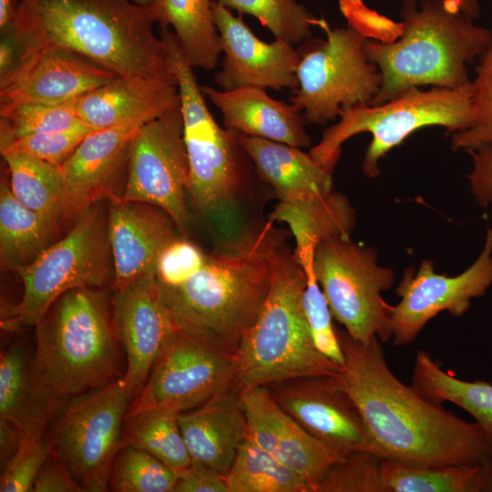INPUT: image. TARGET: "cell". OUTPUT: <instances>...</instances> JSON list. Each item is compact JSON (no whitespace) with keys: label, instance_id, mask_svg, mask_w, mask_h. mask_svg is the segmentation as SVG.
<instances>
[{"label":"cell","instance_id":"6da1fadb","mask_svg":"<svg viewBox=\"0 0 492 492\" xmlns=\"http://www.w3.org/2000/svg\"><path fill=\"white\" fill-rule=\"evenodd\" d=\"M336 332L344 355L337 379L358 407L381 459L466 467L492 461V436L401 382L378 338L364 344Z\"/></svg>","mask_w":492,"mask_h":492},{"label":"cell","instance_id":"7a4b0ae2","mask_svg":"<svg viewBox=\"0 0 492 492\" xmlns=\"http://www.w3.org/2000/svg\"><path fill=\"white\" fill-rule=\"evenodd\" d=\"M150 6L130 0H19L13 24L26 46L77 52L118 77L178 85L165 42L153 30Z\"/></svg>","mask_w":492,"mask_h":492},{"label":"cell","instance_id":"3957f363","mask_svg":"<svg viewBox=\"0 0 492 492\" xmlns=\"http://www.w3.org/2000/svg\"><path fill=\"white\" fill-rule=\"evenodd\" d=\"M271 220L208 255L183 284L165 287L161 299L177 330L235 354L269 292L272 259L284 241Z\"/></svg>","mask_w":492,"mask_h":492},{"label":"cell","instance_id":"277c9868","mask_svg":"<svg viewBox=\"0 0 492 492\" xmlns=\"http://www.w3.org/2000/svg\"><path fill=\"white\" fill-rule=\"evenodd\" d=\"M403 32L392 43L366 38L364 49L382 76L369 105L377 106L424 86L469 84L467 66L488 46L491 29L477 26L454 0H404Z\"/></svg>","mask_w":492,"mask_h":492},{"label":"cell","instance_id":"5b68a950","mask_svg":"<svg viewBox=\"0 0 492 492\" xmlns=\"http://www.w3.org/2000/svg\"><path fill=\"white\" fill-rule=\"evenodd\" d=\"M36 327V374L64 404L123 376V347L101 288L65 292Z\"/></svg>","mask_w":492,"mask_h":492},{"label":"cell","instance_id":"8992f818","mask_svg":"<svg viewBox=\"0 0 492 492\" xmlns=\"http://www.w3.org/2000/svg\"><path fill=\"white\" fill-rule=\"evenodd\" d=\"M305 272L283 241L272 259L264 302L234 354L239 392L290 379L330 375L342 366L314 346L302 307Z\"/></svg>","mask_w":492,"mask_h":492},{"label":"cell","instance_id":"52a82bcc","mask_svg":"<svg viewBox=\"0 0 492 492\" xmlns=\"http://www.w3.org/2000/svg\"><path fill=\"white\" fill-rule=\"evenodd\" d=\"M473 119L472 81L458 88L416 87L381 105L362 104L342 111L338 122L324 129L320 142L309 153L333 173L343 144L355 135L369 132L372 139L361 168L367 177L376 178L380 175V160L415 131L439 126L453 134L467 129Z\"/></svg>","mask_w":492,"mask_h":492},{"label":"cell","instance_id":"ba28073f","mask_svg":"<svg viewBox=\"0 0 492 492\" xmlns=\"http://www.w3.org/2000/svg\"><path fill=\"white\" fill-rule=\"evenodd\" d=\"M159 27L181 100L183 137L190 165L188 193L208 218L217 222L228 221L245 187L248 156L239 141V132L220 128L210 114L193 67L175 33L169 26Z\"/></svg>","mask_w":492,"mask_h":492},{"label":"cell","instance_id":"9c48e42d","mask_svg":"<svg viewBox=\"0 0 492 492\" xmlns=\"http://www.w3.org/2000/svg\"><path fill=\"white\" fill-rule=\"evenodd\" d=\"M97 202L85 208L67 234L15 272L23 283L20 301L5 309L4 330L36 326L50 306L76 288H103L113 279L108 222Z\"/></svg>","mask_w":492,"mask_h":492},{"label":"cell","instance_id":"30bf717a","mask_svg":"<svg viewBox=\"0 0 492 492\" xmlns=\"http://www.w3.org/2000/svg\"><path fill=\"white\" fill-rule=\"evenodd\" d=\"M318 26L325 39H308L300 54L299 87L291 103L305 124L325 125L342 111L369 105L382 85L381 73L364 49L366 37L351 26L331 29L324 19Z\"/></svg>","mask_w":492,"mask_h":492},{"label":"cell","instance_id":"8fae6325","mask_svg":"<svg viewBox=\"0 0 492 492\" xmlns=\"http://www.w3.org/2000/svg\"><path fill=\"white\" fill-rule=\"evenodd\" d=\"M313 271L333 318L353 340L391 341V305L382 293L393 286L395 275L377 264L374 248L354 242L350 235L327 237L315 248Z\"/></svg>","mask_w":492,"mask_h":492},{"label":"cell","instance_id":"7c38bea8","mask_svg":"<svg viewBox=\"0 0 492 492\" xmlns=\"http://www.w3.org/2000/svg\"><path fill=\"white\" fill-rule=\"evenodd\" d=\"M134 392L120 377L72 399L54 421L53 452L84 491L108 490Z\"/></svg>","mask_w":492,"mask_h":492},{"label":"cell","instance_id":"4fadbf2b","mask_svg":"<svg viewBox=\"0 0 492 492\" xmlns=\"http://www.w3.org/2000/svg\"><path fill=\"white\" fill-rule=\"evenodd\" d=\"M233 354L177 330L131 403L126 417L146 409L179 414L195 409L235 385Z\"/></svg>","mask_w":492,"mask_h":492},{"label":"cell","instance_id":"5bb4252c","mask_svg":"<svg viewBox=\"0 0 492 492\" xmlns=\"http://www.w3.org/2000/svg\"><path fill=\"white\" fill-rule=\"evenodd\" d=\"M190 165L180 108L143 124L134 136L123 194L118 198L165 210L179 229L190 220L186 204Z\"/></svg>","mask_w":492,"mask_h":492},{"label":"cell","instance_id":"9a60e30c","mask_svg":"<svg viewBox=\"0 0 492 492\" xmlns=\"http://www.w3.org/2000/svg\"><path fill=\"white\" fill-rule=\"evenodd\" d=\"M492 285V228H487L483 249L463 272L447 276L435 272L432 260H424L415 271L406 269L395 289L400 301L391 305L392 343L404 346L416 339L425 324L440 313L459 317L474 298Z\"/></svg>","mask_w":492,"mask_h":492},{"label":"cell","instance_id":"2e32d148","mask_svg":"<svg viewBox=\"0 0 492 492\" xmlns=\"http://www.w3.org/2000/svg\"><path fill=\"white\" fill-rule=\"evenodd\" d=\"M267 387L289 415L333 451L343 456L360 451L375 454L360 411L337 377L306 376Z\"/></svg>","mask_w":492,"mask_h":492},{"label":"cell","instance_id":"e0dca14e","mask_svg":"<svg viewBox=\"0 0 492 492\" xmlns=\"http://www.w3.org/2000/svg\"><path fill=\"white\" fill-rule=\"evenodd\" d=\"M213 21L224 58L215 82L222 90L245 87L281 91L298 88L300 54L289 42L258 38L241 17L211 0Z\"/></svg>","mask_w":492,"mask_h":492},{"label":"cell","instance_id":"ac0fdd59","mask_svg":"<svg viewBox=\"0 0 492 492\" xmlns=\"http://www.w3.org/2000/svg\"><path fill=\"white\" fill-rule=\"evenodd\" d=\"M24 46L17 64L0 77V103L67 102L118 77L87 56L64 47Z\"/></svg>","mask_w":492,"mask_h":492},{"label":"cell","instance_id":"d6986e66","mask_svg":"<svg viewBox=\"0 0 492 492\" xmlns=\"http://www.w3.org/2000/svg\"><path fill=\"white\" fill-rule=\"evenodd\" d=\"M112 307L126 354L122 377L131 389L139 391L177 328L154 275L141 276L116 290Z\"/></svg>","mask_w":492,"mask_h":492},{"label":"cell","instance_id":"ffe728a7","mask_svg":"<svg viewBox=\"0 0 492 492\" xmlns=\"http://www.w3.org/2000/svg\"><path fill=\"white\" fill-rule=\"evenodd\" d=\"M247 435L313 487L328 468L345 457L311 436L274 400L267 386L240 392Z\"/></svg>","mask_w":492,"mask_h":492},{"label":"cell","instance_id":"44dd1931","mask_svg":"<svg viewBox=\"0 0 492 492\" xmlns=\"http://www.w3.org/2000/svg\"><path fill=\"white\" fill-rule=\"evenodd\" d=\"M107 222L115 291L141 276H155L161 251L177 238L171 217L151 204L114 199Z\"/></svg>","mask_w":492,"mask_h":492},{"label":"cell","instance_id":"7402d4cb","mask_svg":"<svg viewBox=\"0 0 492 492\" xmlns=\"http://www.w3.org/2000/svg\"><path fill=\"white\" fill-rule=\"evenodd\" d=\"M145 123L94 130L60 167L71 215L126 185L131 142Z\"/></svg>","mask_w":492,"mask_h":492},{"label":"cell","instance_id":"603a6c76","mask_svg":"<svg viewBox=\"0 0 492 492\" xmlns=\"http://www.w3.org/2000/svg\"><path fill=\"white\" fill-rule=\"evenodd\" d=\"M180 106L177 84L142 77H117L77 99L79 119L95 130L147 123Z\"/></svg>","mask_w":492,"mask_h":492},{"label":"cell","instance_id":"cb8c5ba5","mask_svg":"<svg viewBox=\"0 0 492 492\" xmlns=\"http://www.w3.org/2000/svg\"><path fill=\"white\" fill-rule=\"evenodd\" d=\"M179 423L191 460L225 476L248 433L236 386L179 414Z\"/></svg>","mask_w":492,"mask_h":492},{"label":"cell","instance_id":"d4e9b609","mask_svg":"<svg viewBox=\"0 0 492 492\" xmlns=\"http://www.w3.org/2000/svg\"><path fill=\"white\" fill-rule=\"evenodd\" d=\"M201 90L221 112L226 128L292 147H311L302 113L292 103L275 100L254 87L217 90L203 86Z\"/></svg>","mask_w":492,"mask_h":492},{"label":"cell","instance_id":"484cf974","mask_svg":"<svg viewBox=\"0 0 492 492\" xmlns=\"http://www.w3.org/2000/svg\"><path fill=\"white\" fill-rule=\"evenodd\" d=\"M38 380L26 351L11 344L0 357V417L15 425L24 438L38 440L67 405Z\"/></svg>","mask_w":492,"mask_h":492},{"label":"cell","instance_id":"4316f807","mask_svg":"<svg viewBox=\"0 0 492 492\" xmlns=\"http://www.w3.org/2000/svg\"><path fill=\"white\" fill-rule=\"evenodd\" d=\"M239 141L259 175L272 186L280 202L315 200L334 191L333 173L300 148L241 133Z\"/></svg>","mask_w":492,"mask_h":492},{"label":"cell","instance_id":"83f0119b","mask_svg":"<svg viewBox=\"0 0 492 492\" xmlns=\"http://www.w3.org/2000/svg\"><path fill=\"white\" fill-rule=\"evenodd\" d=\"M59 221L20 203L10 185H0V260L16 271L33 262L56 241Z\"/></svg>","mask_w":492,"mask_h":492},{"label":"cell","instance_id":"f1b7e54d","mask_svg":"<svg viewBox=\"0 0 492 492\" xmlns=\"http://www.w3.org/2000/svg\"><path fill=\"white\" fill-rule=\"evenodd\" d=\"M150 7L156 23L173 28L193 67H215L222 51L211 0H156Z\"/></svg>","mask_w":492,"mask_h":492},{"label":"cell","instance_id":"f546056e","mask_svg":"<svg viewBox=\"0 0 492 492\" xmlns=\"http://www.w3.org/2000/svg\"><path fill=\"white\" fill-rule=\"evenodd\" d=\"M269 218L273 222L288 224L295 239L297 255L314 251L327 237L350 235L355 225V213L349 200L336 191L315 200L279 202Z\"/></svg>","mask_w":492,"mask_h":492},{"label":"cell","instance_id":"4dcf8cb0","mask_svg":"<svg viewBox=\"0 0 492 492\" xmlns=\"http://www.w3.org/2000/svg\"><path fill=\"white\" fill-rule=\"evenodd\" d=\"M411 386L431 402L459 406L492 436V384L456 378L444 371L429 353L420 350L415 354Z\"/></svg>","mask_w":492,"mask_h":492},{"label":"cell","instance_id":"1f68e13d","mask_svg":"<svg viewBox=\"0 0 492 492\" xmlns=\"http://www.w3.org/2000/svg\"><path fill=\"white\" fill-rule=\"evenodd\" d=\"M2 156L12 193L20 203L59 222L72 216L60 168L23 153Z\"/></svg>","mask_w":492,"mask_h":492},{"label":"cell","instance_id":"d6a6232c","mask_svg":"<svg viewBox=\"0 0 492 492\" xmlns=\"http://www.w3.org/2000/svg\"><path fill=\"white\" fill-rule=\"evenodd\" d=\"M224 479L228 492H313L303 477L248 435Z\"/></svg>","mask_w":492,"mask_h":492},{"label":"cell","instance_id":"836d02e7","mask_svg":"<svg viewBox=\"0 0 492 492\" xmlns=\"http://www.w3.org/2000/svg\"><path fill=\"white\" fill-rule=\"evenodd\" d=\"M142 449L176 470L191 463L179 423V413L146 409L125 418L122 446Z\"/></svg>","mask_w":492,"mask_h":492},{"label":"cell","instance_id":"e575fe53","mask_svg":"<svg viewBox=\"0 0 492 492\" xmlns=\"http://www.w3.org/2000/svg\"><path fill=\"white\" fill-rule=\"evenodd\" d=\"M485 467L413 465L382 459L386 492H481Z\"/></svg>","mask_w":492,"mask_h":492},{"label":"cell","instance_id":"d590c367","mask_svg":"<svg viewBox=\"0 0 492 492\" xmlns=\"http://www.w3.org/2000/svg\"><path fill=\"white\" fill-rule=\"evenodd\" d=\"M77 99L63 103H0L1 150L16 139L65 130L82 123L77 111Z\"/></svg>","mask_w":492,"mask_h":492},{"label":"cell","instance_id":"8d00e7d4","mask_svg":"<svg viewBox=\"0 0 492 492\" xmlns=\"http://www.w3.org/2000/svg\"><path fill=\"white\" fill-rule=\"evenodd\" d=\"M228 9L248 14L268 28L275 39L290 44L307 41L319 18L298 0H213Z\"/></svg>","mask_w":492,"mask_h":492},{"label":"cell","instance_id":"74e56055","mask_svg":"<svg viewBox=\"0 0 492 492\" xmlns=\"http://www.w3.org/2000/svg\"><path fill=\"white\" fill-rule=\"evenodd\" d=\"M178 472L151 454L131 446L118 450L110 473L114 492H174Z\"/></svg>","mask_w":492,"mask_h":492},{"label":"cell","instance_id":"f35d334b","mask_svg":"<svg viewBox=\"0 0 492 492\" xmlns=\"http://www.w3.org/2000/svg\"><path fill=\"white\" fill-rule=\"evenodd\" d=\"M313 257L314 255L298 261L306 276L302 292L304 314L316 349L329 360L343 367L344 355L336 328L333 324L330 307L314 274Z\"/></svg>","mask_w":492,"mask_h":492},{"label":"cell","instance_id":"ab89813d","mask_svg":"<svg viewBox=\"0 0 492 492\" xmlns=\"http://www.w3.org/2000/svg\"><path fill=\"white\" fill-rule=\"evenodd\" d=\"M381 461L369 451L350 454L328 468L315 492H386L382 481Z\"/></svg>","mask_w":492,"mask_h":492},{"label":"cell","instance_id":"60d3db41","mask_svg":"<svg viewBox=\"0 0 492 492\" xmlns=\"http://www.w3.org/2000/svg\"><path fill=\"white\" fill-rule=\"evenodd\" d=\"M472 85L474 119L467 129L450 134L453 150L466 151L492 142V38L478 57Z\"/></svg>","mask_w":492,"mask_h":492},{"label":"cell","instance_id":"b9f144b4","mask_svg":"<svg viewBox=\"0 0 492 492\" xmlns=\"http://www.w3.org/2000/svg\"><path fill=\"white\" fill-rule=\"evenodd\" d=\"M94 130L82 122L68 129L27 136L13 141L1 154L23 153L60 168Z\"/></svg>","mask_w":492,"mask_h":492},{"label":"cell","instance_id":"7bdbcfd3","mask_svg":"<svg viewBox=\"0 0 492 492\" xmlns=\"http://www.w3.org/2000/svg\"><path fill=\"white\" fill-rule=\"evenodd\" d=\"M52 437L42 439L24 438L16 453L1 470V492H28L43 464L52 453Z\"/></svg>","mask_w":492,"mask_h":492},{"label":"cell","instance_id":"ee69618b","mask_svg":"<svg viewBox=\"0 0 492 492\" xmlns=\"http://www.w3.org/2000/svg\"><path fill=\"white\" fill-rule=\"evenodd\" d=\"M208 254L186 239L175 238L161 251L156 264L155 278L165 287L186 282L206 263Z\"/></svg>","mask_w":492,"mask_h":492},{"label":"cell","instance_id":"f6af8a7d","mask_svg":"<svg viewBox=\"0 0 492 492\" xmlns=\"http://www.w3.org/2000/svg\"><path fill=\"white\" fill-rule=\"evenodd\" d=\"M339 8L347 24L366 38L392 43L402 35V22H395L370 9L363 0H339Z\"/></svg>","mask_w":492,"mask_h":492},{"label":"cell","instance_id":"bcb514c9","mask_svg":"<svg viewBox=\"0 0 492 492\" xmlns=\"http://www.w3.org/2000/svg\"><path fill=\"white\" fill-rule=\"evenodd\" d=\"M466 152L472 160V169L467 175L472 196L480 207H492V142Z\"/></svg>","mask_w":492,"mask_h":492},{"label":"cell","instance_id":"7dc6e473","mask_svg":"<svg viewBox=\"0 0 492 492\" xmlns=\"http://www.w3.org/2000/svg\"><path fill=\"white\" fill-rule=\"evenodd\" d=\"M67 466L52 451L39 470L31 492H83Z\"/></svg>","mask_w":492,"mask_h":492},{"label":"cell","instance_id":"c3c4849f","mask_svg":"<svg viewBox=\"0 0 492 492\" xmlns=\"http://www.w3.org/2000/svg\"><path fill=\"white\" fill-rule=\"evenodd\" d=\"M174 492H228L224 476L209 466L191 460L178 472Z\"/></svg>","mask_w":492,"mask_h":492},{"label":"cell","instance_id":"681fc988","mask_svg":"<svg viewBox=\"0 0 492 492\" xmlns=\"http://www.w3.org/2000/svg\"><path fill=\"white\" fill-rule=\"evenodd\" d=\"M0 32V77H3L17 64L25 46L13 23Z\"/></svg>","mask_w":492,"mask_h":492},{"label":"cell","instance_id":"f907efd6","mask_svg":"<svg viewBox=\"0 0 492 492\" xmlns=\"http://www.w3.org/2000/svg\"><path fill=\"white\" fill-rule=\"evenodd\" d=\"M24 436L18 427L7 419L0 417V466L1 470L16 453Z\"/></svg>","mask_w":492,"mask_h":492},{"label":"cell","instance_id":"816d5d0a","mask_svg":"<svg viewBox=\"0 0 492 492\" xmlns=\"http://www.w3.org/2000/svg\"><path fill=\"white\" fill-rule=\"evenodd\" d=\"M18 4L19 0H0V31L13 23Z\"/></svg>","mask_w":492,"mask_h":492},{"label":"cell","instance_id":"f5cc1de1","mask_svg":"<svg viewBox=\"0 0 492 492\" xmlns=\"http://www.w3.org/2000/svg\"><path fill=\"white\" fill-rule=\"evenodd\" d=\"M461 9V11L469 17L477 20L481 14L479 0H454Z\"/></svg>","mask_w":492,"mask_h":492},{"label":"cell","instance_id":"db71d44e","mask_svg":"<svg viewBox=\"0 0 492 492\" xmlns=\"http://www.w3.org/2000/svg\"><path fill=\"white\" fill-rule=\"evenodd\" d=\"M481 492H492V461L485 467Z\"/></svg>","mask_w":492,"mask_h":492},{"label":"cell","instance_id":"11a10c76","mask_svg":"<svg viewBox=\"0 0 492 492\" xmlns=\"http://www.w3.org/2000/svg\"><path fill=\"white\" fill-rule=\"evenodd\" d=\"M130 1L139 5L150 6L151 5H153V3L156 0H130Z\"/></svg>","mask_w":492,"mask_h":492}]
</instances>
